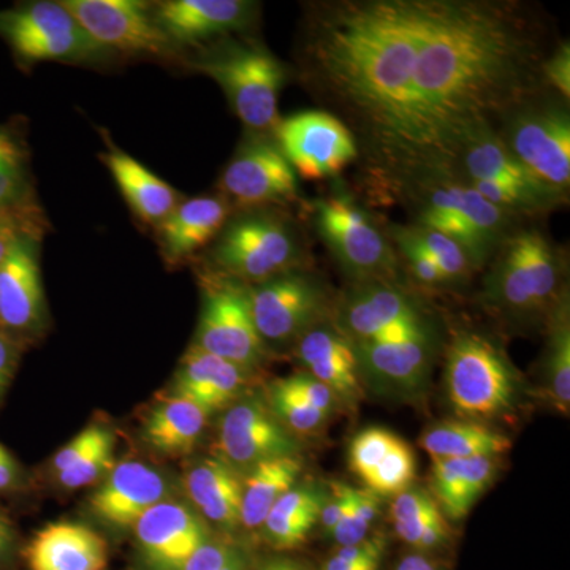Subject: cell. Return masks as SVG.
I'll list each match as a JSON object with an SVG mask.
<instances>
[{
  "label": "cell",
  "mask_w": 570,
  "mask_h": 570,
  "mask_svg": "<svg viewBox=\"0 0 570 570\" xmlns=\"http://www.w3.org/2000/svg\"><path fill=\"white\" fill-rule=\"evenodd\" d=\"M39 232H26L0 264V328L29 333L39 328L45 314L39 262Z\"/></svg>",
  "instance_id": "obj_19"
},
{
  "label": "cell",
  "mask_w": 570,
  "mask_h": 570,
  "mask_svg": "<svg viewBox=\"0 0 570 570\" xmlns=\"http://www.w3.org/2000/svg\"><path fill=\"white\" fill-rule=\"evenodd\" d=\"M333 325L352 344L430 326L414 298L392 283L356 284L335 307Z\"/></svg>",
  "instance_id": "obj_15"
},
{
  "label": "cell",
  "mask_w": 570,
  "mask_h": 570,
  "mask_svg": "<svg viewBox=\"0 0 570 570\" xmlns=\"http://www.w3.org/2000/svg\"><path fill=\"white\" fill-rule=\"evenodd\" d=\"M142 557L156 570H181L186 561L212 539L205 520L190 505L165 499L134 527Z\"/></svg>",
  "instance_id": "obj_17"
},
{
  "label": "cell",
  "mask_w": 570,
  "mask_h": 570,
  "mask_svg": "<svg viewBox=\"0 0 570 570\" xmlns=\"http://www.w3.org/2000/svg\"><path fill=\"white\" fill-rule=\"evenodd\" d=\"M428 0H336L311 7L302 69L324 111L354 135L358 159L397 197L409 85Z\"/></svg>",
  "instance_id": "obj_1"
},
{
  "label": "cell",
  "mask_w": 570,
  "mask_h": 570,
  "mask_svg": "<svg viewBox=\"0 0 570 570\" xmlns=\"http://www.w3.org/2000/svg\"><path fill=\"white\" fill-rule=\"evenodd\" d=\"M115 438H112L111 431L104 425H89L85 430L80 431L70 442L58 453L51 461V469L55 475L61 474L75 464L80 463L86 456L91 455L92 452L104 448V445L112 444Z\"/></svg>",
  "instance_id": "obj_42"
},
{
  "label": "cell",
  "mask_w": 570,
  "mask_h": 570,
  "mask_svg": "<svg viewBox=\"0 0 570 570\" xmlns=\"http://www.w3.org/2000/svg\"><path fill=\"white\" fill-rule=\"evenodd\" d=\"M562 276L560 247L535 228H517L493 255L483 299L509 317H549L566 294Z\"/></svg>",
  "instance_id": "obj_2"
},
{
  "label": "cell",
  "mask_w": 570,
  "mask_h": 570,
  "mask_svg": "<svg viewBox=\"0 0 570 570\" xmlns=\"http://www.w3.org/2000/svg\"><path fill=\"white\" fill-rule=\"evenodd\" d=\"M193 69L219 85L249 134L275 132L287 70L273 52L257 41L224 37L195 56Z\"/></svg>",
  "instance_id": "obj_3"
},
{
  "label": "cell",
  "mask_w": 570,
  "mask_h": 570,
  "mask_svg": "<svg viewBox=\"0 0 570 570\" xmlns=\"http://www.w3.org/2000/svg\"><path fill=\"white\" fill-rule=\"evenodd\" d=\"M283 382L292 392L305 397L311 406L325 412V414H332L336 396L333 395L332 390L322 384V382H318L317 379L311 376V374H295V376L283 379Z\"/></svg>",
  "instance_id": "obj_47"
},
{
  "label": "cell",
  "mask_w": 570,
  "mask_h": 570,
  "mask_svg": "<svg viewBox=\"0 0 570 570\" xmlns=\"http://www.w3.org/2000/svg\"><path fill=\"white\" fill-rule=\"evenodd\" d=\"M247 561L245 553L236 549L234 557L230 558L227 562H225L224 568L220 570H246Z\"/></svg>",
  "instance_id": "obj_56"
},
{
  "label": "cell",
  "mask_w": 570,
  "mask_h": 570,
  "mask_svg": "<svg viewBox=\"0 0 570 570\" xmlns=\"http://www.w3.org/2000/svg\"><path fill=\"white\" fill-rule=\"evenodd\" d=\"M194 346L250 371L266 348L255 328L249 287L223 275L205 277L204 305Z\"/></svg>",
  "instance_id": "obj_10"
},
{
  "label": "cell",
  "mask_w": 570,
  "mask_h": 570,
  "mask_svg": "<svg viewBox=\"0 0 570 570\" xmlns=\"http://www.w3.org/2000/svg\"><path fill=\"white\" fill-rule=\"evenodd\" d=\"M258 6L247 0H168L157 3L154 20L175 45H198L246 31Z\"/></svg>",
  "instance_id": "obj_20"
},
{
  "label": "cell",
  "mask_w": 570,
  "mask_h": 570,
  "mask_svg": "<svg viewBox=\"0 0 570 570\" xmlns=\"http://www.w3.org/2000/svg\"><path fill=\"white\" fill-rule=\"evenodd\" d=\"M0 213L31 214L29 181L22 165L0 164Z\"/></svg>",
  "instance_id": "obj_44"
},
{
  "label": "cell",
  "mask_w": 570,
  "mask_h": 570,
  "mask_svg": "<svg viewBox=\"0 0 570 570\" xmlns=\"http://www.w3.org/2000/svg\"><path fill=\"white\" fill-rule=\"evenodd\" d=\"M550 335L546 356V376L551 404L561 414L570 407V321L568 292L549 314Z\"/></svg>",
  "instance_id": "obj_35"
},
{
  "label": "cell",
  "mask_w": 570,
  "mask_h": 570,
  "mask_svg": "<svg viewBox=\"0 0 570 570\" xmlns=\"http://www.w3.org/2000/svg\"><path fill=\"white\" fill-rule=\"evenodd\" d=\"M26 153L20 142L7 130L0 129V164H24Z\"/></svg>",
  "instance_id": "obj_52"
},
{
  "label": "cell",
  "mask_w": 570,
  "mask_h": 570,
  "mask_svg": "<svg viewBox=\"0 0 570 570\" xmlns=\"http://www.w3.org/2000/svg\"><path fill=\"white\" fill-rule=\"evenodd\" d=\"M379 568H381V564L367 566V568H363L360 570H379Z\"/></svg>",
  "instance_id": "obj_57"
},
{
  "label": "cell",
  "mask_w": 570,
  "mask_h": 570,
  "mask_svg": "<svg viewBox=\"0 0 570 570\" xmlns=\"http://www.w3.org/2000/svg\"><path fill=\"white\" fill-rule=\"evenodd\" d=\"M170 497L171 487L163 472L142 461L127 460L116 463L108 472L89 499V508L104 523L134 530L149 509Z\"/></svg>",
  "instance_id": "obj_18"
},
{
  "label": "cell",
  "mask_w": 570,
  "mask_h": 570,
  "mask_svg": "<svg viewBox=\"0 0 570 570\" xmlns=\"http://www.w3.org/2000/svg\"><path fill=\"white\" fill-rule=\"evenodd\" d=\"M452 176L468 183L504 184L512 189L542 198L557 208L568 202V194L539 181L519 159H515L499 137L497 129L483 130L461 149L453 165Z\"/></svg>",
  "instance_id": "obj_22"
},
{
  "label": "cell",
  "mask_w": 570,
  "mask_h": 570,
  "mask_svg": "<svg viewBox=\"0 0 570 570\" xmlns=\"http://www.w3.org/2000/svg\"><path fill=\"white\" fill-rule=\"evenodd\" d=\"M420 445L431 459L469 460L493 456L508 452L509 438L475 422L438 423L420 438Z\"/></svg>",
  "instance_id": "obj_33"
},
{
  "label": "cell",
  "mask_w": 570,
  "mask_h": 570,
  "mask_svg": "<svg viewBox=\"0 0 570 570\" xmlns=\"http://www.w3.org/2000/svg\"><path fill=\"white\" fill-rule=\"evenodd\" d=\"M396 570H438V568L433 562L428 561L426 558L419 557V554H411V557L404 558V560L397 564Z\"/></svg>",
  "instance_id": "obj_53"
},
{
  "label": "cell",
  "mask_w": 570,
  "mask_h": 570,
  "mask_svg": "<svg viewBox=\"0 0 570 570\" xmlns=\"http://www.w3.org/2000/svg\"><path fill=\"white\" fill-rule=\"evenodd\" d=\"M497 472V459L433 460L431 490L439 509L452 520L468 515L480 494L485 491Z\"/></svg>",
  "instance_id": "obj_29"
},
{
  "label": "cell",
  "mask_w": 570,
  "mask_h": 570,
  "mask_svg": "<svg viewBox=\"0 0 570 570\" xmlns=\"http://www.w3.org/2000/svg\"><path fill=\"white\" fill-rule=\"evenodd\" d=\"M208 417L204 407L171 395L149 412L145 422V441L165 456L189 455L197 448Z\"/></svg>",
  "instance_id": "obj_30"
},
{
  "label": "cell",
  "mask_w": 570,
  "mask_h": 570,
  "mask_svg": "<svg viewBox=\"0 0 570 570\" xmlns=\"http://www.w3.org/2000/svg\"><path fill=\"white\" fill-rule=\"evenodd\" d=\"M499 137L539 181L568 194L570 187L569 102L540 91L502 118Z\"/></svg>",
  "instance_id": "obj_5"
},
{
  "label": "cell",
  "mask_w": 570,
  "mask_h": 570,
  "mask_svg": "<svg viewBox=\"0 0 570 570\" xmlns=\"http://www.w3.org/2000/svg\"><path fill=\"white\" fill-rule=\"evenodd\" d=\"M261 570H306L303 568L299 562L285 560V558H279V560H272L266 562L264 568Z\"/></svg>",
  "instance_id": "obj_54"
},
{
  "label": "cell",
  "mask_w": 570,
  "mask_h": 570,
  "mask_svg": "<svg viewBox=\"0 0 570 570\" xmlns=\"http://www.w3.org/2000/svg\"><path fill=\"white\" fill-rule=\"evenodd\" d=\"M303 258L305 249L294 224L265 209H249L228 219L213 242L217 275L246 285L302 268Z\"/></svg>",
  "instance_id": "obj_4"
},
{
  "label": "cell",
  "mask_w": 570,
  "mask_h": 570,
  "mask_svg": "<svg viewBox=\"0 0 570 570\" xmlns=\"http://www.w3.org/2000/svg\"><path fill=\"white\" fill-rule=\"evenodd\" d=\"M104 163L118 184L130 209L146 224L159 225L176 206L181 204L179 194L170 184L149 171L129 154L110 146Z\"/></svg>",
  "instance_id": "obj_28"
},
{
  "label": "cell",
  "mask_w": 570,
  "mask_h": 570,
  "mask_svg": "<svg viewBox=\"0 0 570 570\" xmlns=\"http://www.w3.org/2000/svg\"><path fill=\"white\" fill-rule=\"evenodd\" d=\"M409 228H411L412 235L417 239L419 245L434 258L439 268L448 277L449 283L466 279L474 272L468 254L464 253L463 247L455 239L441 234V232L433 230V228L420 227V225L412 224L409 225Z\"/></svg>",
  "instance_id": "obj_38"
},
{
  "label": "cell",
  "mask_w": 570,
  "mask_h": 570,
  "mask_svg": "<svg viewBox=\"0 0 570 570\" xmlns=\"http://www.w3.org/2000/svg\"><path fill=\"white\" fill-rule=\"evenodd\" d=\"M186 493L202 519L234 531L242 517L243 478L220 459H206L189 469Z\"/></svg>",
  "instance_id": "obj_27"
},
{
  "label": "cell",
  "mask_w": 570,
  "mask_h": 570,
  "mask_svg": "<svg viewBox=\"0 0 570 570\" xmlns=\"http://www.w3.org/2000/svg\"><path fill=\"white\" fill-rule=\"evenodd\" d=\"M445 389L463 417L491 419L512 407L517 384L508 360L489 337L459 332L448 352Z\"/></svg>",
  "instance_id": "obj_7"
},
{
  "label": "cell",
  "mask_w": 570,
  "mask_h": 570,
  "mask_svg": "<svg viewBox=\"0 0 570 570\" xmlns=\"http://www.w3.org/2000/svg\"><path fill=\"white\" fill-rule=\"evenodd\" d=\"M14 362H17V346L9 333L0 328V392L9 382Z\"/></svg>",
  "instance_id": "obj_50"
},
{
  "label": "cell",
  "mask_w": 570,
  "mask_h": 570,
  "mask_svg": "<svg viewBox=\"0 0 570 570\" xmlns=\"http://www.w3.org/2000/svg\"><path fill=\"white\" fill-rule=\"evenodd\" d=\"M314 225L322 242L355 284L392 283L400 257L387 232L370 213L344 195L313 205Z\"/></svg>",
  "instance_id": "obj_6"
},
{
  "label": "cell",
  "mask_w": 570,
  "mask_h": 570,
  "mask_svg": "<svg viewBox=\"0 0 570 570\" xmlns=\"http://www.w3.org/2000/svg\"><path fill=\"white\" fill-rule=\"evenodd\" d=\"M352 346L358 373L365 374L377 387L411 393L425 384L433 360L431 330L389 340L363 341Z\"/></svg>",
  "instance_id": "obj_21"
},
{
  "label": "cell",
  "mask_w": 570,
  "mask_h": 570,
  "mask_svg": "<svg viewBox=\"0 0 570 570\" xmlns=\"http://www.w3.org/2000/svg\"><path fill=\"white\" fill-rule=\"evenodd\" d=\"M395 434L384 428H366L352 439L348 448V464L358 478L365 480L384 460L396 441Z\"/></svg>",
  "instance_id": "obj_41"
},
{
  "label": "cell",
  "mask_w": 570,
  "mask_h": 570,
  "mask_svg": "<svg viewBox=\"0 0 570 570\" xmlns=\"http://www.w3.org/2000/svg\"><path fill=\"white\" fill-rule=\"evenodd\" d=\"M230 202L223 195L189 198L157 225V239L167 262H181L217 238L230 217Z\"/></svg>",
  "instance_id": "obj_25"
},
{
  "label": "cell",
  "mask_w": 570,
  "mask_h": 570,
  "mask_svg": "<svg viewBox=\"0 0 570 570\" xmlns=\"http://www.w3.org/2000/svg\"><path fill=\"white\" fill-rule=\"evenodd\" d=\"M379 512H381V502H379L377 494L370 490H356L352 487L346 512L330 535L341 547L362 542L367 538L371 524L376 521Z\"/></svg>",
  "instance_id": "obj_39"
},
{
  "label": "cell",
  "mask_w": 570,
  "mask_h": 570,
  "mask_svg": "<svg viewBox=\"0 0 570 570\" xmlns=\"http://www.w3.org/2000/svg\"><path fill=\"white\" fill-rule=\"evenodd\" d=\"M112 450H115V442L104 445V448L81 460L80 463L66 469L61 474L56 475V480H58L59 485L69 490L82 489V487H89L99 482V480H104L116 464Z\"/></svg>",
  "instance_id": "obj_43"
},
{
  "label": "cell",
  "mask_w": 570,
  "mask_h": 570,
  "mask_svg": "<svg viewBox=\"0 0 570 570\" xmlns=\"http://www.w3.org/2000/svg\"><path fill=\"white\" fill-rule=\"evenodd\" d=\"M219 459L236 471H247L262 461L298 455L294 434L277 420L261 397H239L220 420Z\"/></svg>",
  "instance_id": "obj_16"
},
{
  "label": "cell",
  "mask_w": 570,
  "mask_h": 570,
  "mask_svg": "<svg viewBox=\"0 0 570 570\" xmlns=\"http://www.w3.org/2000/svg\"><path fill=\"white\" fill-rule=\"evenodd\" d=\"M407 200L417 208V214H453L463 225V249L472 268H480L493 258L499 246L513 230L517 217L502 212L487 202L460 178L434 179L407 195Z\"/></svg>",
  "instance_id": "obj_11"
},
{
  "label": "cell",
  "mask_w": 570,
  "mask_h": 570,
  "mask_svg": "<svg viewBox=\"0 0 570 570\" xmlns=\"http://www.w3.org/2000/svg\"><path fill=\"white\" fill-rule=\"evenodd\" d=\"M384 551V539L366 538L362 542L341 547L335 557L326 562L324 570H360L367 566L381 564Z\"/></svg>",
  "instance_id": "obj_45"
},
{
  "label": "cell",
  "mask_w": 570,
  "mask_h": 570,
  "mask_svg": "<svg viewBox=\"0 0 570 570\" xmlns=\"http://www.w3.org/2000/svg\"><path fill=\"white\" fill-rule=\"evenodd\" d=\"M303 463L298 455L262 461L247 469L243 478L239 527L261 530L277 501L298 483Z\"/></svg>",
  "instance_id": "obj_31"
},
{
  "label": "cell",
  "mask_w": 570,
  "mask_h": 570,
  "mask_svg": "<svg viewBox=\"0 0 570 570\" xmlns=\"http://www.w3.org/2000/svg\"><path fill=\"white\" fill-rule=\"evenodd\" d=\"M542 81L546 88L560 96L566 102L570 99V45L561 41L547 58L543 59Z\"/></svg>",
  "instance_id": "obj_46"
},
{
  "label": "cell",
  "mask_w": 570,
  "mask_h": 570,
  "mask_svg": "<svg viewBox=\"0 0 570 570\" xmlns=\"http://www.w3.org/2000/svg\"><path fill=\"white\" fill-rule=\"evenodd\" d=\"M26 232H39L31 214L0 213V264L9 254L13 243Z\"/></svg>",
  "instance_id": "obj_49"
},
{
  "label": "cell",
  "mask_w": 570,
  "mask_h": 570,
  "mask_svg": "<svg viewBox=\"0 0 570 570\" xmlns=\"http://www.w3.org/2000/svg\"><path fill=\"white\" fill-rule=\"evenodd\" d=\"M20 480V468L9 450L0 444V493L9 491Z\"/></svg>",
  "instance_id": "obj_51"
},
{
  "label": "cell",
  "mask_w": 570,
  "mask_h": 570,
  "mask_svg": "<svg viewBox=\"0 0 570 570\" xmlns=\"http://www.w3.org/2000/svg\"><path fill=\"white\" fill-rule=\"evenodd\" d=\"M26 558L31 570H105L108 547L91 528L59 521L37 532Z\"/></svg>",
  "instance_id": "obj_26"
},
{
  "label": "cell",
  "mask_w": 570,
  "mask_h": 570,
  "mask_svg": "<svg viewBox=\"0 0 570 570\" xmlns=\"http://www.w3.org/2000/svg\"><path fill=\"white\" fill-rule=\"evenodd\" d=\"M390 515L397 538L414 549H436L448 539L449 527L444 513L433 494L425 490L409 487L393 497Z\"/></svg>",
  "instance_id": "obj_34"
},
{
  "label": "cell",
  "mask_w": 570,
  "mask_h": 570,
  "mask_svg": "<svg viewBox=\"0 0 570 570\" xmlns=\"http://www.w3.org/2000/svg\"><path fill=\"white\" fill-rule=\"evenodd\" d=\"M10 540V527L7 524V521L3 520V517L0 515V562H2L3 557L7 554V550H9Z\"/></svg>",
  "instance_id": "obj_55"
},
{
  "label": "cell",
  "mask_w": 570,
  "mask_h": 570,
  "mask_svg": "<svg viewBox=\"0 0 570 570\" xmlns=\"http://www.w3.org/2000/svg\"><path fill=\"white\" fill-rule=\"evenodd\" d=\"M247 374L242 366L193 346L176 373L174 396L193 401L212 415L242 397Z\"/></svg>",
  "instance_id": "obj_24"
},
{
  "label": "cell",
  "mask_w": 570,
  "mask_h": 570,
  "mask_svg": "<svg viewBox=\"0 0 570 570\" xmlns=\"http://www.w3.org/2000/svg\"><path fill=\"white\" fill-rule=\"evenodd\" d=\"M295 354L318 382L332 390L336 400L355 403L362 395L354 346L336 326L322 322L295 343Z\"/></svg>",
  "instance_id": "obj_23"
},
{
  "label": "cell",
  "mask_w": 570,
  "mask_h": 570,
  "mask_svg": "<svg viewBox=\"0 0 570 570\" xmlns=\"http://www.w3.org/2000/svg\"><path fill=\"white\" fill-rule=\"evenodd\" d=\"M223 197L242 208L261 209L299 198L298 179L273 135H254L236 151L220 176Z\"/></svg>",
  "instance_id": "obj_14"
},
{
  "label": "cell",
  "mask_w": 570,
  "mask_h": 570,
  "mask_svg": "<svg viewBox=\"0 0 570 570\" xmlns=\"http://www.w3.org/2000/svg\"><path fill=\"white\" fill-rule=\"evenodd\" d=\"M326 490L314 483H296L276 502L261 531L276 550H294L306 542L318 523Z\"/></svg>",
  "instance_id": "obj_32"
},
{
  "label": "cell",
  "mask_w": 570,
  "mask_h": 570,
  "mask_svg": "<svg viewBox=\"0 0 570 570\" xmlns=\"http://www.w3.org/2000/svg\"><path fill=\"white\" fill-rule=\"evenodd\" d=\"M255 328L266 348L295 346L313 326L328 317L332 305L324 284L303 272L292 269L249 287Z\"/></svg>",
  "instance_id": "obj_9"
},
{
  "label": "cell",
  "mask_w": 570,
  "mask_h": 570,
  "mask_svg": "<svg viewBox=\"0 0 570 570\" xmlns=\"http://www.w3.org/2000/svg\"><path fill=\"white\" fill-rule=\"evenodd\" d=\"M268 406L292 434L316 433L330 417L325 412L311 406L305 397L292 392L284 384L283 379L269 385Z\"/></svg>",
  "instance_id": "obj_36"
},
{
  "label": "cell",
  "mask_w": 570,
  "mask_h": 570,
  "mask_svg": "<svg viewBox=\"0 0 570 570\" xmlns=\"http://www.w3.org/2000/svg\"><path fill=\"white\" fill-rule=\"evenodd\" d=\"M390 242L396 249L397 257L406 262V266L411 275L423 285H441L448 284L442 269L439 268L434 258L419 245L417 239L412 235L409 225H393L387 232Z\"/></svg>",
  "instance_id": "obj_40"
},
{
  "label": "cell",
  "mask_w": 570,
  "mask_h": 570,
  "mask_svg": "<svg viewBox=\"0 0 570 570\" xmlns=\"http://www.w3.org/2000/svg\"><path fill=\"white\" fill-rule=\"evenodd\" d=\"M62 6L108 52L171 58L176 45L159 28L151 7L138 0H62Z\"/></svg>",
  "instance_id": "obj_13"
},
{
  "label": "cell",
  "mask_w": 570,
  "mask_h": 570,
  "mask_svg": "<svg viewBox=\"0 0 570 570\" xmlns=\"http://www.w3.org/2000/svg\"><path fill=\"white\" fill-rule=\"evenodd\" d=\"M235 551V547L230 543L209 539L200 549L195 551L181 570H220L225 562L234 557Z\"/></svg>",
  "instance_id": "obj_48"
},
{
  "label": "cell",
  "mask_w": 570,
  "mask_h": 570,
  "mask_svg": "<svg viewBox=\"0 0 570 570\" xmlns=\"http://www.w3.org/2000/svg\"><path fill=\"white\" fill-rule=\"evenodd\" d=\"M414 478V453L403 439L396 438L387 455L363 482L377 497H396L411 487Z\"/></svg>",
  "instance_id": "obj_37"
},
{
  "label": "cell",
  "mask_w": 570,
  "mask_h": 570,
  "mask_svg": "<svg viewBox=\"0 0 570 570\" xmlns=\"http://www.w3.org/2000/svg\"><path fill=\"white\" fill-rule=\"evenodd\" d=\"M273 137L295 174L309 181L335 178L358 160L354 135L328 111H302L279 119Z\"/></svg>",
  "instance_id": "obj_12"
},
{
  "label": "cell",
  "mask_w": 570,
  "mask_h": 570,
  "mask_svg": "<svg viewBox=\"0 0 570 570\" xmlns=\"http://www.w3.org/2000/svg\"><path fill=\"white\" fill-rule=\"evenodd\" d=\"M0 39L24 63L92 62L107 58L61 2L21 3L0 10Z\"/></svg>",
  "instance_id": "obj_8"
}]
</instances>
